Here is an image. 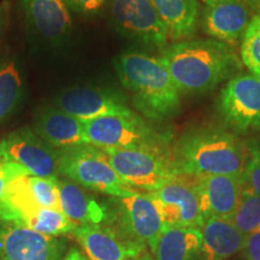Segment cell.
Here are the masks:
<instances>
[{"label": "cell", "instance_id": "ba28073f", "mask_svg": "<svg viewBox=\"0 0 260 260\" xmlns=\"http://www.w3.org/2000/svg\"><path fill=\"white\" fill-rule=\"evenodd\" d=\"M216 107L228 128L235 133L260 129V79L236 75L220 89Z\"/></svg>", "mask_w": 260, "mask_h": 260}, {"label": "cell", "instance_id": "ac0fdd59", "mask_svg": "<svg viewBox=\"0 0 260 260\" xmlns=\"http://www.w3.org/2000/svg\"><path fill=\"white\" fill-rule=\"evenodd\" d=\"M29 28L45 40L59 42L71 31L65 0H21Z\"/></svg>", "mask_w": 260, "mask_h": 260}, {"label": "cell", "instance_id": "1f68e13d", "mask_svg": "<svg viewBox=\"0 0 260 260\" xmlns=\"http://www.w3.org/2000/svg\"><path fill=\"white\" fill-rule=\"evenodd\" d=\"M206 5H210V4H214V3H219V2H228V0H203ZM235 2H243L246 3L247 5L251 6L252 9H254L258 11V4H256V0H235Z\"/></svg>", "mask_w": 260, "mask_h": 260}, {"label": "cell", "instance_id": "484cf974", "mask_svg": "<svg viewBox=\"0 0 260 260\" xmlns=\"http://www.w3.org/2000/svg\"><path fill=\"white\" fill-rule=\"evenodd\" d=\"M242 63L260 79V15H254L241 40Z\"/></svg>", "mask_w": 260, "mask_h": 260}, {"label": "cell", "instance_id": "d6986e66", "mask_svg": "<svg viewBox=\"0 0 260 260\" xmlns=\"http://www.w3.org/2000/svg\"><path fill=\"white\" fill-rule=\"evenodd\" d=\"M201 260H225L229 256L243 251L247 236L240 232L232 219L209 217L200 228Z\"/></svg>", "mask_w": 260, "mask_h": 260}, {"label": "cell", "instance_id": "83f0119b", "mask_svg": "<svg viewBox=\"0 0 260 260\" xmlns=\"http://www.w3.org/2000/svg\"><path fill=\"white\" fill-rule=\"evenodd\" d=\"M25 175H29L28 171L19 165L15 162L0 160V206L4 201L5 189L9 182L16 177L25 176Z\"/></svg>", "mask_w": 260, "mask_h": 260}, {"label": "cell", "instance_id": "d4e9b609", "mask_svg": "<svg viewBox=\"0 0 260 260\" xmlns=\"http://www.w3.org/2000/svg\"><path fill=\"white\" fill-rule=\"evenodd\" d=\"M232 222L246 236L260 230V197L253 193L246 184Z\"/></svg>", "mask_w": 260, "mask_h": 260}, {"label": "cell", "instance_id": "ffe728a7", "mask_svg": "<svg viewBox=\"0 0 260 260\" xmlns=\"http://www.w3.org/2000/svg\"><path fill=\"white\" fill-rule=\"evenodd\" d=\"M201 241L198 228L164 226L149 249L154 260H197Z\"/></svg>", "mask_w": 260, "mask_h": 260}, {"label": "cell", "instance_id": "44dd1931", "mask_svg": "<svg viewBox=\"0 0 260 260\" xmlns=\"http://www.w3.org/2000/svg\"><path fill=\"white\" fill-rule=\"evenodd\" d=\"M59 193V210L77 225L102 224L106 210L82 187L68 178L57 177Z\"/></svg>", "mask_w": 260, "mask_h": 260}, {"label": "cell", "instance_id": "7a4b0ae2", "mask_svg": "<svg viewBox=\"0 0 260 260\" xmlns=\"http://www.w3.org/2000/svg\"><path fill=\"white\" fill-rule=\"evenodd\" d=\"M249 151L235 133L217 126L191 129L172 148L176 175L243 176Z\"/></svg>", "mask_w": 260, "mask_h": 260}, {"label": "cell", "instance_id": "f1b7e54d", "mask_svg": "<svg viewBox=\"0 0 260 260\" xmlns=\"http://www.w3.org/2000/svg\"><path fill=\"white\" fill-rule=\"evenodd\" d=\"M107 0H65L68 9L81 15H93L105 5Z\"/></svg>", "mask_w": 260, "mask_h": 260}, {"label": "cell", "instance_id": "2e32d148", "mask_svg": "<svg viewBox=\"0 0 260 260\" xmlns=\"http://www.w3.org/2000/svg\"><path fill=\"white\" fill-rule=\"evenodd\" d=\"M83 248L88 260H128L145 251L132 243L117 230L102 224L77 225L71 233Z\"/></svg>", "mask_w": 260, "mask_h": 260}, {"label": "cell", "instance_id": "cb8c5ba5", "mask_svg": "<svg viewBox=\"0 0 260 260\" xmlns=\"http://www.w3.org/2000/svg\"><path fill=\"white\" fill-rule=\"evenodd\" d=\"M18 225L29 228L46 236H60L71 234L77 224L68 218L59 210L42 207L25 217Z\"/></svg>", "mask_w": 260, "mask_h": 260}, {"label": "cell", "instance_id": "836d02e7", "mask_svg": "<svg viewBox=\"0 0 260 260\" xmlns=\"http://www.w3.org/2000/svg\"><path fill=\"white\" fill-rule=\"evenodd\" d=\"M256 4H258V12H260V0H256Z\"/></svg>", "mask_w": 260, "mask_h": 260}, {"label": "cell", "instance_id": "7402d4cb", "mask_svg": "<svg viewBox=\"0 0 260 260\" xmlns=\"http://www.w3.org/2000/svg\"><path fill=\"white\" fill-rule=\"evenodd\" d=\"M168 30L169 40H189L199 25L198 0H151Z\"/></svg>", "mask_w": 260, "mask_h": 260}, {"label": "cell", "instance_id": "5bb4252c", "mask_svg": "<svg viewBox=\"0 0 260 260\" xmlns=\"http://www.w3.org/2000/svg\"><path fill=\"white\" fill-rule=\"evenodd\" d=\"M245 178L235 175L195 176V188L199 198L204 220L209 217L232 219L241 197Z\"/></svg>", "mask_w": 260, "mask_h": 260}, {"label": "cell", "instance_id": "d6a6232c", "mask_svg": "<svg viewBox=\"0 0 260 260\" xmlns=\"http://www.w3.org/2000/svg\"><path fill=\"white\" fill-rule=\"evenodd\" d=\"M128 260H154V258L152 256L151 253L147 251H144L140 253V254L133 256V258H129Z\"/></svg>", "mask_w": 260, "mask_h": 260}, {"label": "cell", "instance_id": "f546056e", "mask_svg": "<svg viewBox=\"0 0 260 260\" xmlns=\"http://www.w3.org/2000/svg\"><path fill=\"white\" fill-rule=\"evenodd\" d=\"M247 260H260V230L247 236L245 249Z\"/></svg>", "mask_w": 260, "mask_h": 260}, {"label": "cell", "instance_id": "8fae6325", "mask_svg": "<svg viewBox=\"0 0 260 260\" xmlns=\"http://www.w3.org/2000/svg\"><path fill=\"white\" fill-rule=\"evenodd\" d=\"M65 242L0 219V260H63Z\"/></svg>", "mask_w": 260, "mask_h": 260}, {"label": "cell", "instance_id": "4fadbf2b", "mask_svg": "<svg viewBox=\"0 0 260 260\" xmlns=\"http://www.w3.org/2000/svg\"><path fill=\"white\" fill-rule=\"evenodd\" d=\"M53 105L82 123L132 111L116 92L98 87H70L61 90Z\"/></svg>", "mask_w": 260, "mask_h": 260}, {"label": "cell", "instance_id": "e0dca14e", "mask_svg": "<svg viewBox=\"0 0 260 260\" xmlns=\"http://www.w3.org/2000/svg\"><path fill=\"white\" fill-rule=\"evenodd\" d=\"M31 128L38 136L56 149L87 145L84 123L54 105L39 110Z\"/></svg>", "mask_w": 260, "mask_h": 260}, {"label": "cell", "instance_id": "4dcf8cb0", "mask_svg": "<svg viewBox=\"0 0 260 260\" xmlns=\"http://www.w3.org/2000/svg\"><path fill=\"white\" fill-rule=\"evenodd\" d=\"M63 260H88V259H87L86 256L79 251V249L71 248L70 251L65 254Z\"/></svg>", "mask_w": 260, "mask_h": 260}, {"label": "cell", "instance_id": "603a6c76", "mask_svg": "<svg viewBox=\"0 0 260 260\" xmlns=\"http://www.w3.org/2000/svg\"><path fill=\"white\" fill-rule=\"evenodd\" d=\"M24 95V82L17 58L6 51L0 56V123L17 111Z\"/></svg>", "mask_w": 260, "mask_h": 260}, {"label": "cell", "instance_id": "52a82bcc", "mask_svg": "<svg viewBox=\"0 0 260 260\" xmlns=\"http://www.w3.org/2000/svg\"><path fill=\"white\" fill-rule=\"evenodd\" d=\"M110 19L119 34L148 50L162 51L169 37L151 0H107Z\"/></svg>", "mask_w": 260, "mask_h": 260}, {"label": "cell", "instance_id": "277c9868", "mask_svg": "<svg viewBox=\"0 0 260 260\" xmlns=\"http://www.w3.org/2000/svg\"><path fill=\"white\" fill-rule=\"evenodd\" d=\"M87 145L107 149L170 147L172 135L155 128L133 111L104 116L84 123Z\"/></svg>", "mask_w": 260, "mask_h": 260}, {"label": "cell", "instance_id": "30bf717a", "mask_svg": "<svg viewBox=\"0 0 260 260\" xmlns=\"http://www.w3.org/2000/svg\"><path fill=\"white\" fill-rule=\"evenodd\" d=\"M157 207L164 226L200 229L204 223L195 176L176 175L157 190L147 194Z\"/></svg>", "mask_w": 260, "mask_h": 260}, {"label": "cell", "instance_id": "3957f363", "mask_svg": "<svg viewBox=\"0 0 260 260\" xmlns=\"http://www.w3.org/2000/svg\"><path fill=\"white\" fill-rule=\"evenodd\" d=\"M115 69L132 93L135 109L151 122L167 121L180 112V92L159 57L124 52L115 59Z\"/></svg>", "mask_w": 260, "mask_h": 260}, {"label": "cell", "instance_id": "8992f818", "mask_svg": "<svg viewBox=\"0 0 260 260\" xmlns=\"http://www.w3.org/2000/svg\"><path fill=\"white\" fill-rule=\"evenodd\" d=\"M118 176L132 188L157 190L176 176L170 147H149L104 151Z\"/></svg>", "mask_w": 260, "mask_h": 260}, {"label": "cell", "instance_id": "6da1fadb", "mask_svg": "<svg viewBox=\"0 0 260 260\" xmlns=\"http://www.w3.org/2000/svg\"><path fill=\"white\" fill-rule=\"evenodd\" d=\"M178 92L203 95L216 88L240 69L232 48L213 39H189L172 42L160 52Z\"/></svg>", "mask_w": 260, "mask_h": 260}, {"label": "cell", "instance_id": "9c48e42d", "mask_svg": "<svg viewBox=\"0 0 260 260\" xmlns=\"http://www.w3.org/2000/svg\"><path fill=\"white\" fill-rule=\"evenodd\" d=\"M0 160L15 162L38 177H58V149L30 126H22L0 140Z\"/></svg>", "mask_w": 260, "mask_h": 260}, {"label": "cell", "instance_id": "4316f807", "mask_svg": "<svg viewBox=\"0 0 260 260\" xmlns=\"http://www.w3.org/2000/svg\"><path fill=\"white\" fill-rule=\"evenodd\" d=\"M243 178L246 186L260 197V146L249 149V157Z\"/></svg>", "mask_w": 260, "mask_h": 260}, {"label": "cell", "instance_id": "e575fe53", "mask_svg": "<svg viewBox=\"0 0 260 260\" xmlns=\"http://www.w3.org/2000/svg\"><path fill=\"white\" fill-rule=\"evenodd\" d=\"M0 25H3V23H2V21H0ZM0 28H2V27H0Z\"/></svg>", "mask_w": 260, "mask_h": 260}, {"label": "cell", "instance_id": "9a60e30c", "mask_svg": "<svg viewBox=\"0 0 260 260\" xmlns=\"http://www.w3.org/2000/svg\"><path fill=\"white\" fill-rule=\"evenodd\" d=\"M252 8L243 2H219L206 5L203 29L213 40L235 46L242 40L252 19Z\"/></svg>", "mask_w": 260, "mask_h": 260}, {"label": "cell", "instance_id": "5b68a950", "mask_svg": "<svg viewBox=\"0 0 260 260\" xmlns=\"http://www.w3.org/2000/svg\"><path fill=\"white\" fill-rule=\"evenodd\" d=\"M58 171L82 188L111 197L136 193L118 176L105 152L90 145L58 149Z\"/></svg>", "mask_w": 260, "mask_h": 260}, {"label": "cell", "instance_id": "7c38bea8", "mask_svg": "<svg viewBox=\"0 0 260 260\" xmlns=\"http://www.w3.org/2000/svg\"><path fill=\"white\" fill-rule=\"evenodd\" d=\"M119 230L126 241L140 247H151L160 235L164 224L157 207L147 194L136 191L129 197L118 198Z\"/></svg>", "mask_w": 260, "mask_h": 260}]
</instances>
